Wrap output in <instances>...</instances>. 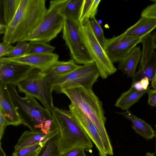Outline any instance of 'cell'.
<instances>
[{"label":"cell","instance_id":"obj_15","mask_svg":"<svg viewBox=\"0 0 156 156\" xmlns=\"http://www.w3.org/2000/svg\"><path fill=\"white\" fill-rule=\"evenodd\" d=\"M0 109L2 111L8 126H18L23 124L12 100L8 85L1 81Z\"/></svg>","mask_w":156,"mask_h":156},{"label":"cell","instance_id":"obj_31","mask_svg":"<svg viewBox=\"0 0 156 156\" xmlns=\"http://www.w3.org/2000/svg\"><path fill=\"white\" fill-rule=\"evenodd\" d=\"M11 44L3 41L0 44V58L5 56L14 48Z\"/></svg>","mask_w":156,"mask_h":156},{"label":"cell","instance_id":"obj_38","mask_svg":"<svg viewBox=\"0 0 156 156\" xmlns=\"http://www.w3.org/2000/svg\"><path fill=\"white\" fill-rule=\"evenodd\" d=\"M151 81V87L154 89H156V74Z\"/></svg>","mask_w":156,"mask_h":156},{"label":"cell","instance_id":"obj_4","mask_svg":"<svg viewBox=\"0 0 156 156\" xmlns=\"http://www.w3.org/2000/svg\"><path fill=\"white\" fill-rule=\"evenodd\" d=\"M51 113L59 130L62 154L77 148L87 151L91 150L92 140L69 110L54 107Z\"/></svg>","mask_w":156,"mask_h":156},{"label":"cell","instance_id":"obj_12","mask_svg":"<svg viewBox=\"0 0 156 156\" xmlns=\"http://www.w3.org/2000/svg\"><path fill=\"white\" fill-rule=\"evenodd\" d=\"M59 56L53 53L25 54L15 57H2L0 62H15L30 66L43 72L49 71L58 61Z\"/></svg>","mask_w":156,"mask_h":156},{"label":"cell","instance_id":"obj_3","mask_svg":"<svg viewBox=\"0 0 156 156\" xmlns=\"http://www.w3.org/2000/svg\"><path fill=\"white\" fill-rule=\"evenodd\" d=\"M92 121L98 129L108 155L113 154V148L105 125L106 119L101 101L92 89L79 87L62 91Z\"/></svg>","mask_w":156,"mask_h":156},{"label":"cell","instance_id":"obj_30","mask_svg":"<svg viewBox=\"0 0 156 156\" xmlns=\"http://www.w3.org/2000/svg\"><path fill=\"white\" fill-rule=\"evenodd\" d=\"M141 16L156 19V3L146 7L142 12Z\"/></svg>","mask_w":156,"mask_h":156},{"label":"cell","instance_id":"obj_40","mask_svg":"<svg viewBox=\"0 0 156 156\" xmlns=\"http://www.w3.org/2000/svg\"><path fill=\"white\" fill-rule=\"evenodd\" d=\"M145 156H155V153L147 152Z\"/></svg>","mask_w":156,"mask_h":156},{"label":"cell","instance_id":"obj_29","mask_svg":"<svg viewBox=\"0 0 156 156\" xmlns=\"http://www.w3.org/2000/svg\"><path fill=\"white\" fill-rule=\"evenodd\" d=\"M29 43L25 41L18 42L13 49L5 56L7 57H15L20 56L26 54Z\"/></svg>","mask_w":156,"mask_h":156},{"label":"cell","instance_id":"obj_24","mask_svg":"<svg viewBox=\"0 0 156 156\" xmlns=\"http://www.w3.org/2000/svg\"><path fill=\"white\" fill-rule=\"evenodd\" d=\"M83 0H69L63 10L65 18L78 22V19Z\"/></svg>","mask_w":156,"mask_h":156},{"label":"cell","instance_id":"obj_6","mask_svg":"<svg viewBox=\"0 0 156 156\" xmlns=\"http://www.w3.org/2000/svg\"><path fill=\"white\" fill-rule=\"evenodd\" d=\"M55 78L37 69H33L17 85L19 91L39 100L51 112L54 107L52 91Z\"/></svg>","mask_w":156,"mask_h":156},{"label":"cell","instance_id":"obj_9","mask_svg":"<svg viewBox=\"0 0 156 156\" xmlns=\"http://www.w3.org/2000/svg\"><path fill=\"white\" fill-rule=\"evenodd\" d=\"M78 22L65 18L62 38L71 56L76 63L86 65L94 62L79 34Z\"/></svg>","mask_w":156,"mask_h":156},{"label":"cell","instance_id":"obj_34","mask_svg":"<svg viewBox=\"0 0 156 156\" xmlns=\"http://www.w3.org/2000/svg\"><path fill=\"white\" fill-rule=\"evenodd\" d=\"M148 94L149 105L156 107V89H149L147 92Z\"/></svg>","mask_w":156,"mask_h":156},{"label":"cell","instance_id":"obj_19","mask_svg":"<svg viewBox=\"0 0 156 156\" xmlns=\"http://www.w3.org/2000/svg\"><path fill=\"white\" fill-rule=\"evenodd\" d=\"M141 53L139 47H135L124 59L119 63L118 69L127 77L133 78L136 73V69L140 60Z\"/></svg>","mask_w":156,"mask_h":156},{"label":"cell","instance_id":"obj_37","mask_svg":"<svg viewBox=\"0 0 156 156\" xmlns=\"http://www.w3.org/2000/svg\"><path fill=\"white\" fill-rule=\"evenodd\" d=\"M7 27V25L6 24H0V33L1 34H5L6 32Z\"/></svg>","mask_w":156,"mask_h":156},{"label":"cell","instance_id":"obj_7","mask_svg":"<svg viewBox=\"0 0 156 156\" xmlns=\"http://www.w3.org/2000/svg\"><path fill=\"white\" fill-rule=\"evenodd\" d=\"M100 73L94 62L84 65L68 74L58 76L53 83V90L57 93L79 87L92 89Z\"/></svg>","mask_w":156,"mask_h":156},{"label":"cell","instance_id":"obj_5","mask_svg":"<svg viewBox=\"0 0 156 156\" xmlns=\"http://www.w3.org/2000/svg\"><path fill=\"white\" fill-rule=\"evenodd\" d=\"M69 0H53L44 17L36 29L21 41H38L47 43L62 30L65 17L63 10Z\"/></svg>","mask_w":156,"mask_h":156},{"label":"cell","instance_id":"obj_33","mask_svg":"<svg viewBox=\"0 0 156 156\" xmlns=\"http://www.w3.org/2000/svg\"><path fill=\"white\" fill-rule=\"evenodd\" d=\"M8 124L5 119V116L0 109V140L2 139L6 127Z\"/></svg>","mask_w":156,"mask_h":156},{"label":"cell","instance_id":"obj_26","mask_svg":"<svg viewBox=\"0 0 156 156\" xmlns=\"http://www.w3.org/2000/svg\"><path fill=\"white\" fill-rule=\"evenodd\" d=\"M55 47L47 43L40 41H30L26 54H47L53 53Z\"/></svg>","mask_w":156,"mask_h":156},{"label":"cell","instance_id":"obj_39","mask_svg":"<svg viewBox=\"0 0 156 156\" xmlns=\"http://www.w3.org/2000/svg\"><path fill=\"white\" fill-rule=\"evenodd\" d=\"M1 143H0V156H6V155L4 152V151H3V149H2L1 145Z\"/></svg>","mask_w":156,"mask_h":156},{"label":"cell","instance_id":"obj_25","mask_svg":"<svg viewBox=\"0 0 156 156\" xmlns=\"http://www.w3.org/2000/svg\"><path fill=\"white\" fill-rule=\"evenodd\" d=\"M21 0H3L4 19L6 24L8 25L15 16Z\"/></svg>","mask_w":156,"mask_h":156},{"label":"cell","instance_id":"obj_18","mask_svg":"<svg viewBox=\"0 0 156 156\" xmlns=\"http://www.w3.org/2000/svg\"><path fill=\"white\" fill-rule=\"evenodd\" d=\"M116 113L124 116L132 123V128L136 133L148 140L155 136V133L151 126L144 120L136 117L128 110Z\"/></svg>","mask_w":156,"mask_h":156},{"label":"cell","instance_id":"obj_16","mask_svg":"<svg viewBox=\"0 0 156 156\" xmlns=\"http://www.w3.org/2000/svg\"><path fill=\"white\" fill-rule=\"evenodd\" d=\"M59 132V128L47 134L41 132L26 131L23 133L14 147L15 150L40 143H45Z\"/></svg>","mask_w":156,"mask_h":156},{"label":"cell","instance_id":"obj_17","mask_svg":"<svg viewBox=\"0 0 156 156\" xmlns=\"http://www.w3.org/2000/svg\"><path fill=\"white\" fill-rule=\"evenodd\" d=\"M156 27V19L141 16L138 21L124 33L131 37L142 38Z\"/></svg>","mask_w":156,"mask_h":156},{"label":"cell","instance_id":"obj_2","mask_svg":"<svg viewBox=\"0 0 156 156\" xmlns=\"http://www.w3.org/2000/svg\"><path fill=\"white\" fill-rule=\"evenodd\" d=\"M12 100L23 124L30 131L47 134L58 128L51 112L42 106L35 98L18 94L16 86L8 85Z\"/></svg>","mask_w":156,"mask_h":156},{"label":"cell","instance_id":"obj_22","mask_svg":"<svg viewBox=\"0 0 156 156\" xmlns=\"http://www.w3.org/2000/svg\"><path fill=\"white\" fill-rule=\"evenodd\" d=\"M59 132L49 138L42 147L37 156H62Z\"/></svg>","mask_w":156,"mask_h":156},{"label":"cell","instance_id":"obj_41","mask_svg":"<svg viewBox=\"0 0 156 156\" xmlns=\"http://www.w3.org/2000/svg\"><path fill=\"white\" fill-rule=\"evenodd\" d=\"M155 138H156V131H155ZM155 150H156V145H155Z\"/></svg>","mask_w":156,"mask_h":156},{"label":"cell","instance_id":"obj_20","mask_svg":"<svg viewBox=\"0 0 156 156\" xmlns=\"http://www.w3.org/2000/svg\"><path fill=\"white\" fill-rule=\"evenodd\" d=\"M151 87L145 90L138 91L132 86L127 91L122 93L117 99L115 106L122 110H128L129 108L137 102L142 96L147 93Z\"/></svg>","mask_w":156,"mask_h":156},{"label":"cell","instance_id":"obj_8","mask_svg":"<svg viewBox=\"0 0 156 156\" xmlns=\"http://www.w3.org/2000/svg\"><path fill=\"white\" fill-rule=\"evenodd\" d=\"M79 31L83 42L97 65L100 76L105 79L115 73L117 69L95 37L89 21L84 25H80Z\"/></svg>","mask_w":156,"mask_h":156},{"label":"cell","instance_id":"obj_36","mask_svg":"<svg viewBox=\"0 0 156 156\" xmlns=\"http://www.w3.org/2000/svg\"><path fill=\"white\" fill-rule=\"evenodd\" d=\"M143 88L144 90H146L148 88L149 84V80L146 77L140 80Z\"/></svg>","mask_w":156,"mask_h":156},{"label":"cell","instance_id":"obj_23","mask_svg":"<svg viewBox=\"0 0 156 156\" xmlns=\"http://www.w3.org/2000/svg\"><path fill=\"white\" fill-rule=\"evenodd\" d=\"M80 65L76 64L72 59L67 61H58L46 73L53 77L64 75L75 70Z\"/></svg>","mask_w":156,"mask_h":156},{"label":"cell","instance_id":"obj_1","mask_svg":"<svg viewBox=\"0 0 156 156\" xmlns=\"http://www.w3.org/2000/svg\"><path fill=\"white\" fill-rule=\"evenodd\" d=\"M45 0H21L17 11L2 38L13 44L32 33L43 20L47 10Z\"/></svg>","mask_w":156,"mask_h":156},{"label":"cell","instance_id":"obj_14","mask_svg":"<svg viewBox=\"0 0 156 156\" xmlns=\"http://www.w3.org/2000/svg\"><path fill=\"white\" fill-rule=\"evenodd\" d=\"M33 69L18 63L0 62V81L8 85L16 86Z\"/></svg>","mask_w":156,"mask_h":156},{"label":"cell","instance_id":"obj_28","mask_svg":"<svg viewBox=\"0 0 156 156\" xmlns=\"http://www.w3.org/2000/svg\"><path fill=\"white\" fill-rule=\"evenodd\" d=\"M90 25L96 39L103 48L106 40L105 37L103 30L95 18L89 20Z\"/></svg>","mask_w":156,"mask_h":156},{"label":"cell","instance_id":"obj_27","mask_svg":"<svg viewBox=\"0 0 156 156\" xmlns=\"http://www.w3.org/2000/svg\"><path fill=\"white\" fill-rule=\"evenodd\" d=\"M45 143H40L15 150L12 156H37Z\"/></svg>","mask_w":156,"mask_h":156},{"label":"cell","instance_id":"obj_32","mask_svg":"<svg viewBox=\"0 0 156 156\" xmlns=\"http://www.w3.org/2000/svg\"><path fill=\"white\" fill-rule=\"evenodd\" d=\"M84 151L82 148H75L62 154V156H82Z\"/></svg>","mask_w":156,"mask_h":156},{"label":"cell","instance_id":"obj_43","mask_svg":"<svg viewBox=\"0 0 156 156\" xmlns=\"http://www.w3.org/2000/svg\"></svg>","mask_w":156,"mask_h":156},{"label":"cell","instance_id":"obj_10","mask_svg":"<svg viewBox=\"0 0 156 156\" xmlns=\"http://www.w3.org/2000/svg\"><path fill=\"white\" fill-rule=\"evenodd\" d=\"M141 55L138 71L132 78V83L146 77L152 81L156 74V32L142 38Z\"/></svg>","mask_w":156,"mask_h":156},{"label":"cell","instance_id":"obj_13","mask_svg":"<svg viewBox=\"0 0 156 156\" xmlns=\"http://www.w3.org/2000/svg\"><path fill=\"white\" fill-rule=\"evenodd\" d=\"M69 111L98 149L100 156H108L103 140L95 125L77 106L73 103Z\"/></svg>","mask_w":156,"mask_h":156},{"label":"cell","instance_id":"obj_35","mask_svg":"<svg viewBox=\"0 0 156 156\" xmlns=\"http://www.w3.org/2000/svg\"><path fill=\"white\" fill-rule=\"evenodd\" d=\"M132 86L136 90L138 91L144 90L143 88L140 80L136 81L133 83H132Z\"/></svg>","mask_w":156,"mask_h":156},{"label":"cell","instance_id":"obj_11","mask_svg":"<svg viewBox=\"0 0 156 156\" xmlns=\"http://www.w3.org/2000/svg\"><path fill=\"white\" fill-rule=\"evenodd\" d=\"M142 38L128 36L124 32L119 35L106 39L103 49L113 63L122 61Z\"/></svg>","mask_w":156,"mask_h":156},{"label":"cell","instance_id":"obj_21","mask_svg":"<svg viewBox=\"0 0 156 156\" xmlns=\"http://www.w3.org/2000/svg\"><path fill=\"white\" fill-rule=\"evenodd\" d=\"M101 1V0H83L78 19L80 25H84L90 19L95 18Z\"/></svg>","mask_w":156,"mask_h":156},{"label":"cell","instance_id":"obj_42","mask_svg":"<svg viewBox=\"0 0 156 156\" xmlns=\"http://www.w3.org/2000/svg\"><path fill=\"white\" fill-rule=\"evenodd\" d=\"M82 156H87L86 154H85V153H84Z\"/></svg>","mask_w":156,"mask_h":156}]
</instances>
